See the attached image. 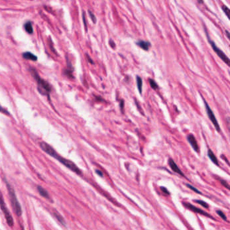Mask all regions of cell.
I'll return each instance as SVG.
<instances>
[{
  "instance_id": "obj_1",
  "label": "cell",
  "mask_w": 230,
  "mask_h": 230,
  "mask_svg": "<svg viewBox=\"0 0 230 230\" xmlns=\"http://www.w3.org/2000/svg\"><path fill=\"white\" fill-rule=\"evenodd\" d=\"M30 72H31L32 76H33L36 80L38 85V91L39 92V93L43 94V95H46L48 96V97H49L51 92V87L50 85H49V84L47 82V81L41 78L39 75L38 74V73L36 72V71L35 69L31 68V69H30Z\"/></svg>"
},
{
  "instance_id": "obj_8",
  "label": "cell",
  "mask_w": 230,
  "mask_h": 230,
  "mask_svg": "<svg viewBox=\"0 0 230 230\" xmlns=\"http://www.w3.org/2000/svg\"><path fill=\"white\" fill-rule=\"evenodd\" d=\"M184 205L187 208H188V209H190L191 210H192L193 212L194 213H199V214H201V215H205V216H207L208 217L211 218L212 219H214L213 217L212 216H210L209 214L207 213V212H205V210L201 209V208H197L195 206L191 205V204L188 203H184Z\"/></svg>"
},
{
  "instance_id": "obj_3",
  "label": "cell",
  "mask_w": 230,
  "mask_h": 230,
  "mask_svg": "<svg viewBox=\"0 0 230 230\" xmlns=\"http://www.w3.org/2000/svg\"><path fill=\"white\" fill-rule=\"evenodd\" d=\"M205 32H206V35H207V38H208V41L209 42L210 45H211L212 48L214 50L215 52L217 53V55L218 56L220 57L221 59H222L223 61L224 62L227 66H230V61H229V59L228 58V57H227V55L223 52V51H221V49H219V47L216 45L215 43L211 39H210V36H209V35H208V32H207V29H205Z\"/></svg>"
},
{
  "instance_id": "obj_23",
  "label": "cell",
  "mask_w": 230,
  "mask_h": 230,
  "mask_svg": "<svg viewBox=\"0 0 230 230\" xmlns=\"http://www.w3.org/2000/svg\"><path fill=\"white\" fill-rule=\"evenodd\" d=\"M89 16L91 17V20L93 23H96V18L95 16V15H94L93 13H92L91 10H89Z\"/></svg>"
},
{
  "instance_id": "obj_12",
  "label": "cell",
  "mask_w": 230,
  "mask_h": 230,
  "mask_svg": "<svg viewBox=\"0 0 230 230\" xmlns=\"http://www.w3.org/2000/svg\"><path fill=\"white\" fill-rule=\"evenodd\" d=\"M22 57L26 59L31 60V61H34V62H36V60H37V57L31 52L24 53L22 54Z\"/></svg>"
},
{
  "instance_id": "obj_13",
  "label": "cell",
  "mask_w": 230,
  "mask_h": 230,
  "mask_svg": "<svg viewBox=\"0 0 230 230\" xmlns=\"http://www.w3.org/2000/svg\"><path fill=\"white\" fill-rule=\"evenodd\" d=\"M208 157H209V159L213 163H214L216 165H219V162H218V160H217V157L215 156V154H214V152L212 151L210 149H208Z\"/></svg>"
},
{
  "instance_id": "obj_28",
  "label": "cell",
  "mask_w": 230,
  "mask_h": 230,
  "mask_svg": "<svg viewBox=\"0 0 230 230\" xmlns=\"http://www.w3.org/2000/svg\"><path fill=\"white\" fill-rule=\"evenodd\" d=\"M109 45H110V46L111 47V48L114 49L115 47V42L113 41L112 39H110V40H109Z\"/></svg>"
},
{
  "instance_id": "obj_19",
  "label": "cell",
  "mask_w": 230,
  "mask_h": 230,
  "mask_svg": "<svg viewBox=\"0 0 230 230\" xmlns=\"http://www.w3.org/2000/svg\"><path fill=\"white\" fill-rule=\"evenodd\" d=\"M195 202H196L197 203H199V205H201L202 207H203L204 208H208V205L207 203H205V201H201V200H196Z\"/></svg>"
},
{
  "instance_id": "obj_26",
  "label": "cell",
  "mask_w": 230,
  "mask_h": 230,
  "mask_svg": "<svg viewBox=\"0 0 230 230\" xmlns=\"http://www.w3.org/2000/svg\"><path fill=\"white\" fill-rule=\"evenodd\" d=\"M161 190L163 191V192L165 193V194H167V195H169L170 194V192H169L168 191V190H167V189L166 188H165V187H161Z\"/></svg>"
},
{
  "instance_id": "obj_18",
  "label": "cell",
  "mask_w": 230,
  "mask_h": 230,
  "mask_svg": "<svg viewBox=\"0 0 230 230\" xmlns=\"http://www.w3.org/2000/svg\"><path fill=\"white\" fill-rule=\"evenodd\" d=\"M149 84H150V87H151L152 89L157 90V89H158L159 87H158L157 83L156 82L154 81V80H152V79H151V78H149Z\"/></svg>"
},
{
  "instance_id": "obj_6",
  "label": "cell",
  "mask_w": 230,
  "mask_h": 230,
  "mask_svg": "<svg viewBox=\"0 0 230 230\" xmlns=\"http://www.w3.org/2000/svg\"><path fill=\"white\" fill-rule=\"evenodd\" d=\"M0 208H1L2 212L3 213V215L4 216H5L6 220L7 221L8 225L10 227L14 226V219H13L12 216L11 215V214H10L8 208L6 207L2 197H0Z\"/></svg>"
},
{
  "instance_id": "obj_2",
  "label": "cell",
  "mask_w": 230,
  "mask_h": 230,
  "mask_svg": "<svg viewBox=\"0 0 230 230\" xmlns=\"http://www.w3.org/2000/svg\"><path fill=\"white\" fill-rule=\"evenodd\" d=\"M6 182V184H7V188L8 190V193H9L10 196V201H11V204L14 208L15 213L18 216H21L22 215V208H21L20 204L19 203V202L17 199L16 193H15V191L13 188V187L12 186L8 183L7 182Z\"/></svg>"
},
{
  "instance_id": "obj_5",
  "label": "cell",
  "mask_w": 230,
  "mask_h": 230,
  "mask_svg": "<svg viewBox=\"0 0 230 230\" xmlns=\"http://www.w3.org/2000/svg\"><path fill=\"white\" fill-rule=\"evenodd\" d=\"M203 101H204V103H205L206 111H207V113L208 118H209L210 122H211L214 125L215 128L217 131L218 132H221V128H220V126H219V124L218 123L217 120V119H216V117L214 114L213 111L211 108H210V106H209V105L208 104V103L206 101V100L204 98H203Z\"/></svg>"
},
{
  "instance_id": "obj_22",
  "label": "cell",
  "mask_w": 230,
  "mask_h": 230,
  "mask_svg": "<svg viewBox=\"0 0 230 230\" xmlns=\"http://www.w3.org/2000/svg\"><path fill=\"white\" fill-rule=\"evenodd\" d=\"M217 213L223 219V220L225 221H227V217L225 216V213H223L221 211V210H217Z\"/></svg>"
},
{
  "instance_id": "obj_27",
  "label": "cell",
  "mask_w": 230,
  "mask_h": 230,
  "mask_svg": "<svg viewBox=\"0 0 230 230\" xmlns=\"http://www.w3.org/2000/svg\"><path fill=\"white\" fill-rule=\"evenodd\" d=\"M221 184L223 185V186H225V188H227V189H229V184L227 183V182L226 181H224V180H221Z\"/></svg>"
},
{
  "instance_id": "obj_25",
  "label": "cell",
  "mask_w": 230,
  "mask_h": 230,
  "mask_svg": "<svg viewBox=\"0 0 230 230\" xmlns=\"http://www.w3.org/2000/svg\"><path fill=\"white\" fill-rule=\"evenodd\" d=\"M82 19H83V22H84V24H85L86 31H87V22H86V16H85V12L82 13Z\"/></svg>"
},
{
  "instance_id": "obj_31",
  "label": "cell",
  "mask_w": 230,
  "mask_h": 230,
  "mask_svg": "<svg viewBox=\"0 0 230 230\" xmlns=\"http://www.w3.org/2000/svg\"><path fill=\"white\" fill-rule=\"evenodd\" d=\"M124 100H122V101H121V103H120V107H121V109H124Z\"/></svg>"
},
{
  "instance_id": "obj_10",
  "label": "cell",
  "mask_w": 230,
  "mask_h": 230,
  "mask_svg": "<svg viewBox=\"0 0 230 230\" xmlns=\"http://www.w3.org/2000/svg\"><path fill=\"white\" fill-rule=\"evenodd\" d=\"M168 163H169V167H171V169H172V170L174 171V172L180 174V175H182V176H183V177L186 178V177H185L184 173L182 172L181 170H180V169L179 168V167H178V165L176 164V163H175V161H174L172 159H171V158L169 159V161H168Z\"/></svg>"
},
{
  "instance_id": "obj_29",
  "label": "cell",
  "mask_w": 230,
  "mask_h": 230,
  "mask_svg": "<svg viewBox=\"0 0 230 230\" xmlns=\"http://www.w3.org/2000/svg\"><path fill=\"white\" fill-rule=\"evenodd\" d=\"M95 172L96 173V174H98L99 175L101 176V177H103V173H102V171H101V170H99V169H96V170L95 171Z\"/></svg>"
},
{
  "instance_id": "obj_17",
  "label": "cell",
  "mask_w": 230,
  "mask_h": 230,
  "mask_svg": "<svg viewBox=\"0 0 230 230\" xmlns=\"http://www.w3.org/2000/svg\"><path fill=\"white\" fill-rule=\"evenodd\" d=\"M53 215H54V216L55 217V218L57 219V221H59V222L61 223L63 225H66L65 221H64V219L63 217H62V215H60L58 213L57 211H55V210L54 212H53Z\"/></svg>"
},
{
  "instance_id": "obj_4",
  "label": "cell",
  "mask_w": 230,
  "mask_h": 230,
  "mask_svg": "<svg viewBox=\"0 0 230 230\" xmlns=\"http://www.w3.org/2000/svg\"><path fill=\"white\" fill-rule=\"evenodd\" d=\"M55 159H56L59 161L60 163H62L64 165H65L66 167L70 169L71 171H74V173L78 174V175H82V171L80 169H79L78 167L75 165V163L74 162H72V161L62 157L59 156L58 154L55 157Z\"/></svg>"
},
{
  "instance_id": "obj_30",
  "label": "cell",
  "mask_w": 230,
  "mask_h": 230,
  "mask_svg": "<svg viewBox=\"0 0 230 230\" xmlns=\"http://www.w3.org/2000/svg\"><path fill=\"white\" fill-rule=\"evenodd\" d=\"M87 58H88V61H89V62L90 63H91V64H94V62L92 61V60L91 57H90L89 55H88V54H87Z\"/></svg>"
},
{
  "instance_id": "obj_16",
  "label": "cell",
  "mask_w": 230,
  "mask_h": 230,
  "mask_svg": "<svg viewBox=\"0 0 230 230\" xmlns=\"http://www.w3.org/2000/svg\"><path fill=\"white\" fill-rule=\"evenodd\" d=\"M136 85L140 94H142V92H143V80L139 76H136Z\"/></svg>"
},
{
  "instance_id": "obj_21",
  "label": "cell",
  "mask_w": 230,
  "mask_h": 230,
  "mask_svg": "<svg viewBox=\"0 0 230 230\" xmlns=\"http://www.w3.org/2000/svg\"><path fill=\"white\" fill-rule=\"evenodd\" d=\"M186 186H187V187H188V188H190V189H191V190H193V191H194V192H195L196 193H198V194H202V193H201V192H200V191H199V190H198V189H197V188H195V187H194V186H192V185H190V184H186Z\"/></svg>"
},
{
  "instance_id": "obj_11",
  "label": "cell",
  "mask_w": 230,
  "mask_h": 230,
  "mask_svg": "<svg viewBox=\"0 0 230 230\" xmlns=\"http://www.w3.org/2000/svg\"><path fill=\"white\" fill-rule=\"evenodd\" d=\"M136 44L138 47H141V49H143V50H145V51L149 50L150 46H151V44H150V42L145 41H143V40L138 41H137L136 43Z\"/></svg>"
},
{
  "instance_id": "obj_7",
  "label": "cell",
  "mask_w": 230,
  "mask_h": 230,
  "mask_svg": "<svg viewBox=\"0 0 230 230\" xmlns=\"http://www.w3.org/2000/svg\"><path fill=\"white\" fill-rule=\"evenodd\" d=\"M40 147L44 152H45L47 154H48L49 155L51 156L53 158H55V156H56L57 154V152L55 151V149L51 146L45 143V142H41L40 143Z\"/></svg>"
},
{
  "instance_id": "obj_20",
  "label": "cell",
  "mask_w": 230,
  "mask_h": 230,
  "mask_svg": "<svg viewBox=\"0 0 230 230\" xmlns=\"http://www.w3.org/2000/svg\"><path fill=\"white\" fill-rule=\"evenodd\" d=\"M222 10H223V11L224 12V13L225 14H226V16H227V18H229V8L228 7H227L226 6H225V5H223V6H222Z\"/></svg>"
},
{
  "instance_id": "obj_14",
  "label": "cell",
  "mask_w": 230,
  "mask_h": 230,
  "mask_svg": "<svg viewBox=\"0 0 230 230\" xmlns=\"http://www.w3.org/2000/svg\"><path fill=\"white\" fill-rule=\"evenodd\" d=\"M37 190L38 191V193H39L41 196H42L43 197L47 199H50V196L48 194V192H47V190L45 189H44L43 188H42L41 186H37Z\"/></svg>"
},
{
  "instance_id": "obj_9",
  "label": "cell",
  "mask_w": 230,
  "mask_h": 230,
  "mask_svg": "<svg viewBox=\"0 0 230 230\" xmlns=\"http://www.w3.org/2000/svg\"><path fill=\"white\" fill-rule=\"evenodd\" d=\"M187 140H188V143H190L191 147H192V149L196 152H199V145H198L197 141L196 140L195 137L194 136V135L189 134L188 136H187Z\"/></svg>"
},
{
  "instance_id": "obj_24",
  "label": "cell",
  "mask_w": 230,
  "mask_h": 230,
  "mask_svg": "<svg viewBox=\"0 0 230 230\" xmlns=\"http://www.w3.org/2000/svg\"><path fill=\"white\" fill-rule=\"evenodd\" d=\"M0 112L3 113V114H6V115H10V113H9V112H8V111L7 110H6V109H4L3 107H1V105H0Z\"/></svg>"
},
{
  "instance_id": "obj_32",
  "label": "cell",
  "mask_w": 230,
  "mask_h": 230,
  "mask_svg": "<svg viewBox=\"0 0 230 230\" xmlns=\"http://www.w3.org/2000/svg\"><path fill=\"white\" fill-rule=\"evenodd\" d=\"M225 33H226L227 38H228V39H229V38H230V36H229V31H225Z\"/></svg>"
},
{
  "instance_id": "obj_15",
  "label": "cell",
  "mask_w": 230,
  "mask_h": 230,
  "mask_svg": "<svg viewBox=\"0 0 230 230\" xmlns=\"http://www.w3.org/2000/svg\"><path fill=\"white\" fill-rule=\"evenodd\" d=\"M24 29L27 33L30 34V35L33 33V25H32V23L30 21H28V22H26L24 25Z\"/></svg>"
}]
</instances>
